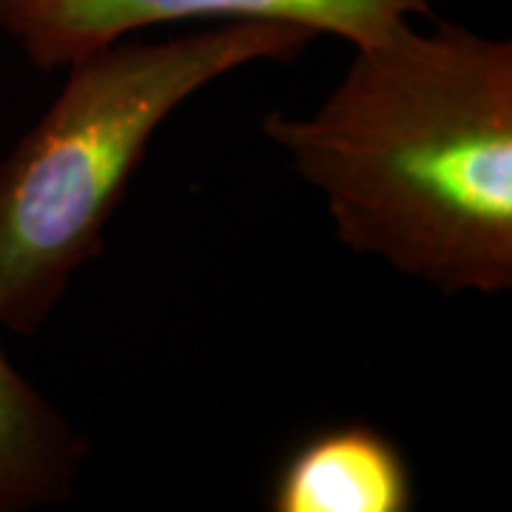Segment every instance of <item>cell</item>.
<instances>
[{"instance_id": "3", "label": "cell", "mask_w": 512, "mask_h": 512, "mask_svg": "<svg viewBox=\"0 0 512 512\" xmlns=\"http://www.w3.org/2000/svg\"><path fill=\"white\" fill-rule=\"evenodd\" d=\"M436 0H0V32L40 72L177 20H282L316 35L367 43L399 20L427 18Z\"/></svg>"}, {"instance_id": "2", "label": "cell", "mask_w": 512, "mask_h": 512, "mask_svg": "<svg viewBox=\"0 0 512 512\" xmlns=\"http://www.w3.org/2000/svg\"><path fill=\"white\" fill-rule=\"evenodd\" d=\"M313 37L282 20H220L160 43L126 37L69 63L52 106L0 163V328L35 336L49 322L185 100L242 66L299 55Z\"/></svg>"}, {"instance_id": "4", "label": "cell", "mask_w": 512, "mask_h": 512, "mask_svg": "<svg viewBox=\"0 0 512 512\" xmlns=\"http://www.w3.org/2000/svg\"><path fill=\"white\" fill-rule=\"evenodd\" d=\"M413 504L402 450L365 424L333 427L305 441L271 493L274 512H407Z\"/></svg>"}, {"instance_id": "1", "label": "cell", "mask_w": 512, "mask_h": 512, "mask_svg": "<svg viewBox=\"0 0 512 512\" xmlns=\"http://www.w3.org/2000/svg\"><path fill=\"white\" fill-rule=\"evenodd\" d=\"M262 131L348 251L444 296L512 291V40L399 20L319 109Z\"/></svg>"}, {"instance_id": "5", "label": "cell", "mask_w": 512, "mask_h": 512, "mask_svg": "<svg viewBox=\"0 0 512 512\" xmlns=\"http://www.w3.org/2000/svg\"><path fill=\"white\" fill-rule=\"evenodd\" d=\"M86 453L72 421L20 376L0 345V512L66 501Z\"/></svg>"}]
</instances>
